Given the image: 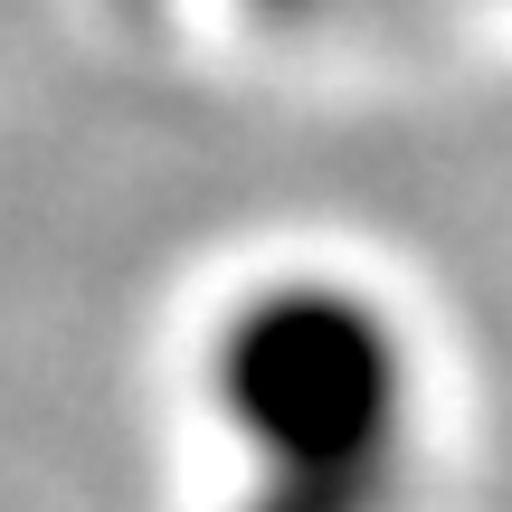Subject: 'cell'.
I'll return each mask as SVG.
<instances>
[{
    "label": "cell",
    "mask_w": 512,
    "mask_h": 512,
    "mask_svg": "<svg viewBox=\"0 0 512 512\" xmlns=\"http://www.w3.org/2000/svg\"><path fill=\"white\" fill-rule=\"evenodd\" d=\"M219 399L247 418L266 465H285L304 494H332L389 446L399 351L351 294H285L247 313L238 342H219Z\"/></svg>",
    "instance_id": "obj_1"
}]
</instances>
